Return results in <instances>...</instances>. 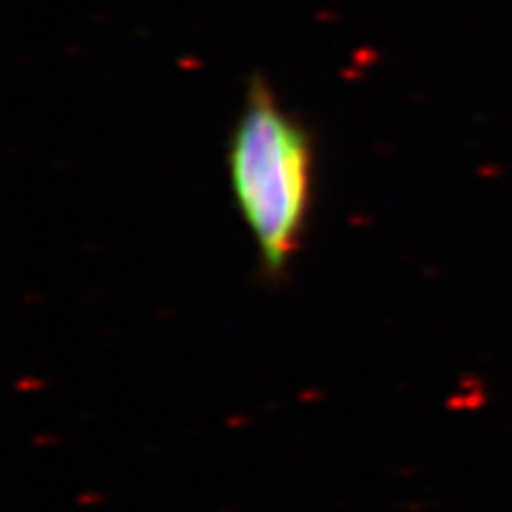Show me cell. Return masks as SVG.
I'll list each match as a JSON object with an SVG mask.
<instances>
[{
    "label": "cell",
    "instance_id": "obj_1",
    "mask_svg": "<svg viewBox=\"0 0 512 512\" xmlns=\"http://www.w3.org/2000/svg\"><path fill=\"white\" fill-rule=\"evenodd\" d=\"M228 176L259 264L268 278L280 280L309 228L316 150L309 128L280 105L261 76L249 81L228 138Z\"/></svg>",
    "mask_w": 512,
    "mask_h": 512
}]
</instances>
